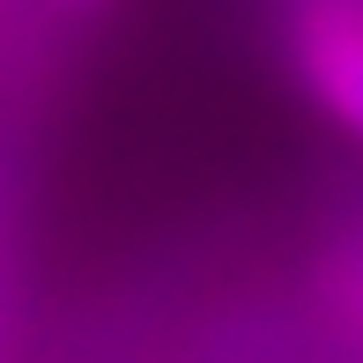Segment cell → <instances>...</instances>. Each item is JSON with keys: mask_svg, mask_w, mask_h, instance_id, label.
<instances>
[{"mask_svg": "<svg viewBox=\"0 0 363 363\" xmlns=\"http://www.w3.org/2000/svg\"><path fill=\"white\" fill-rule=\"evenodd\" d=\"M274 45L304 104L363 148V0H274Z\"/></svg>", "mask_w": 363, "mask_h": 363, "instance_id": "obj_1", "label": "cell"}, {"mask_svg": "<svg viewBox=\"0 0 363 363\" xmlns=\"http://www.w3.org/2000/svg\"><path fill=\"white\" fill-rule=\"evenodd\" d=\"M45 8H96V0H45Z\"/></svg>", "mask_w": 363, "mask_h": 363, "instance_id": "obj_2", "label": "cell"}]
</instances>
